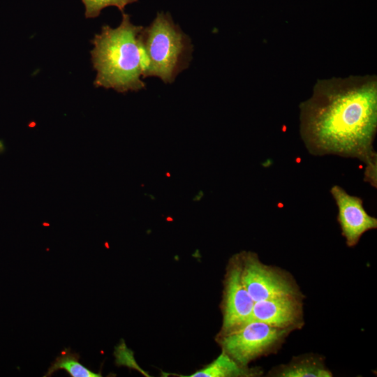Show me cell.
Listing matches in <instances>:
<instances>
[{"label": "cell", "instance_id": "6", "mask_svg": "<svg viewBox=\"0 0 377 377\" xmlns=\"http://www.w3.org/2000/svg\"><path fill=\"white\" fill-rule=\"evenodd\" d=\"M253 304L254 301L242 281L240 255L235 256L226 279L223 332L235 330L250 321Z\"/></svg>", "mask_w": 377, "mask_h": 377}, {"label": "cell", "instance_id": "8", "mask_svg": "<svg viewBox=\"0 0 377 377\" xmlns=\"http://www.w3.org/2000/svg\"><path fill=\"white\" fill-rule=\"evenodd\" d=\"M302 318V304L297 295H287L254 302L250 320L289 329Z\"/></svg>", "mask_w": 377, "mask_h": 377}, {"label": "cell", "instance_id": "10", "mask_svg": "<svg viewBox=\"0 0 377 377\" xmlns=\"http://www.w3.org/2000/svg\"><path fill=\"white\" fill-rule=\"evenodd\" d=\"M80 355L72 353L71 348H66L51 364L45 376H50L59 369L65 370L72 377H99L100 373H95L84 367L79 362Z\"/></svg>", "mask_w": 377, "mask_h": 377}, {"label": "cell", "instance_id": "3", "mask_svg": "<svg viewBox=\"0 0 377 377\" xmlns=\"http://www.w3.org/2000/svg\"><path fill=\"white\" fill-rule=\"evenodd\" d=\"M142 77H158L172 83L189 65L193 46L189 37L168 13H159L140 33Z\"/></svg>", "mask_w": 377, "mask_h": 377}, {"label": "cell", "instance_id": "11", "mask_svg": "<svg viewBox=\"0 0 377 377\" xmlns=\"http://www.w3.org/2000/svg\"><path fill=\"white\" fill-rule=\"evenodd\" d=\"M276 376L282 377H330L331 372L312 358L290 363L279 369Z\"/></svg>", "mask_w": 377, "mask_h": 377}, {"label": "cell", "instance_id": "4", "mask_svg": "<svg viewBox=\"0 0 377 377\" xmlns=\"http://www.w3.org/2000/svg\"><path fill=\"white\" fill-rule=\"evenodd\" d=\"M289 329L279 328L258 320H250L224 333L223 350L242 366L276 346Z\"/></svg>", "mask_w": 377, "mask_h": 377}, {"label": "cell", "instance_id": "12", "mask_svg": "<svg viewBox=\"0 0 377 377\" xmlns=\"http://www.w3.org/2000/svg\"><path fill=\"white\" fill-rule=\"evenodd\" d=\"M137 0H82L85 7V16L94 18L99 15L101 11L108 6H115L123 10L125 6Z\"/></svg>", "mask_w": 377, "mask_h": 377}, {"label": "cell", "instance_id": "7", "mask_svg": "<svg viewBox=\"0 0 377 377\" xmlns=\"http://www.w3.org/2000/svg\"><path fill=\"white\" fill-rule=\"evenodd\" d=\"M330 193L338 207L342 235L347 246H354L364 232L377 228V219L367 214L362 198L348 194L342 187L334 185Z\"/></svg>", "mask_w": 377, "mask_h": 377}, {"label": "cell", "instance_id": "13", "mask_svg": "<svg viewBox=\"0 0 377 377\" xmlns=\"http://www.w3.org/2000/svg\"><path fill=\"white\" fill-rule=\"evenodd\" d=\"M203 196H204V192L202 190H200L198 193V194L193 198V200L194 202H198L202 198Z\"/></svg>", "mask_w": 377, "mask_h": 377}, {"label": "cell", "instance_id": "1", "mask_svg": "<svg viewBox=\"0 0 377 377\" xmlns=\"http://www.w3.org/2000/svg\"><path fill=\"white\" fill-rule=\"evenodd\" d=\"M300 109V135L311 154L377 164L373 146L377 131L376 75L319 80Z\"/></svg>", "mask_w": 377, "mask_h": 377}, {"label": "cell", "instance_id": "5", "mask_svg": "<svg viewBox=\"0 0 377 377\" xmlns=\"http://www.w3.org/2000/svg\"><path fill=\"white\" fill-rule=\"evenodd\" d=\"M240 258L242 281L254 302L297 295L295 286L284 274L263 264L255 253H244Z\"/></svg>", "mask_w": 377, "mask_h": 377}, {"label": "cell", "instance_id": "2", "mask_svg": "<svg viewBox=\"0 0 377 377\" xmlns=\"http://www.w3.org/2000/svg\"><path fill=\"white\" fill-rule=\"evenodd\" d=\"M143 27L133 24L123 13L117 28L102 27L92 41L91 61L96 76V87L112 89L119 93L139 91L145 87L142 73L140 33Z\"/></svg>", "mask_w": 377, "mask_h": 377}, {"label": "cell", "instance_id": "9", "mask_svg": "<svg viewBox=\"0 0 377 377\" xmlns=\"http://www.w3.org/2000/svg\"><path fill=\"white\" fill-rule=\"evenodd\" d=\"M251 374L244 366L239 364L223 350L214 361L188 377H235Z\"/></svg>", "mask_w": 377, "mask_h": 377}]
</instances>
